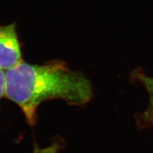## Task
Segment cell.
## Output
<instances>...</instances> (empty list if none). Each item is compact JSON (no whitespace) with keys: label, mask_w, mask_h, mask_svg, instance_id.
Here are the masks:
<instances>
[{"label":"cell","mask_w":153,"mask_h":153,"mask_svg":"<svg viewBox=\"0 0 153 153\" xmlns=\"http://www.w3.org/2000/svg\"><path fill=\"white\" fill-rule=\"evenodd\" d=\"M5 79V97L20 107L30 126L35 125L38 107L44 101L61 99L81 106L92 98L90 81L60 60L42 65L23 61L6 71Z\"/></svg>","instance_id":"1"},{"label":"cell","mask_w":153,"mask_h":153,"mask_svg":"<svg viewBox=\"0 0 153 153\" xmlns=\"http://www.w3.org/2000/svg\"><path fill=\"white\" fill-rule=\"evenodd\" d=\"M23 62L16 24L0 25V69L7 70Z\"/></svg>","instance_id":"2"},{"label":"cell","mask_w":153,"mask_h":153,"mask_svg":"<svg viewBox=\"0 0 153 153\" xmlns=\"http://www.w3.org/2000/svg\"><path fill=\"white\" fill-rule=\"evenodd\" d=\"M137 81L140 82L148 91L150 97V106L145 115L148 116L149 119L153 120V77L147 76L142 72L136 71L133 74Z\"/></svg>","instance_id":"3"},{"label":"cell","mask_w":153,"mask_h":153,"mask_svg":"<svg viewBox=\"0 0 153 153\" xmlns=\"http://www.w3.org/2000/svg\"><path fill=\"white\" fill-rule=\"evenodd\" d=\"M60 148V145L58 143H53L52 145L44 148L36 147L33 153H57Z\"/></svg>","instance_id":"4"},{"label":"cell","mask_w":153,"mask_h":153,"mask_svg":"<svg viewBox=\"0 0 153 153\" xmlns=\"http://www.w3.org/2000/svg\"><path fill=\"white\" fill-rule=\"evenodd\" d=\"M5 72L1 69H0V101L4 97H5Z\"/></svg>","instance_id":"5"}]
</instances>
